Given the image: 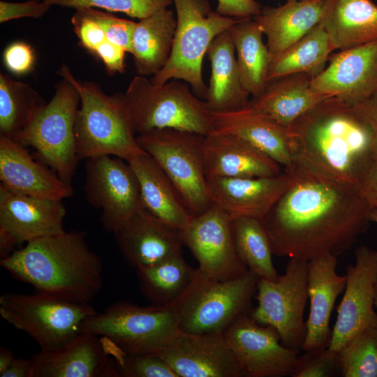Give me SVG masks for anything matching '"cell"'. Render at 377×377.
<instances>
[{"instance_id": "obj_35", "label": "cell", "mask_w": 377, "mask_h": 377, "mask_svg": "<svg viewBox=\"0 0 377 377\" xmlns=\"http://www.w3.org/2000/svg\"><path fill=\"white\" fill-rule=\"evenodd\" d=\"M196 271L182 251L157 264L136 269L142 293L156 305L173 304L192 283Z\"/></svg>"}, {"instance_id": "obj_41", "label": "cell", "mask_w": 377, "mask_h": 377, "mask_svg": "<svg viewBox=\"0 0 377 377\" xmlns=\"http://www.w3.org/2000/svg\"><path fill=\"white\" fill-rule=\"evenodd\" d=\"M77 10L98 23L109 41L122 47L127 53H131L132 38L136 22L119 18L97 8L82 7Z\"/></svg>"}, {"instance_id": "obj_12", "label": "cell", "mask_w": 377, "mask_h": 377, "mask_svg": "<svg viewBox=\"0 0 377 377\" xmlns=\"http://www.w3.org/2000/svg\"><path fill=\"white\" fill-rule=\"evenodd\" d=\"M307 261L290 258L284 274L276 281L259 279L252 318L279 333L282 344L302 350L306 334L304 311L308 299Z\"/></svg>"}, {"instance_id": "obj_2", "label": "cell", "mask_w": 377, "mask_h": 377, "mask_svg": "<svg viewBox=\"0 0 377 377\" xmlns=\"http://www.w3.org/2000/svg\"><path fill=\"white\" fill-rule=\"evenodd\" d=\"M293 165L315 175L355 186L376 155L371 132L354 105L327 96L286 128Z\"/></svg>"}, {"instance_id": "obj_44", "label": "cell", "mask_w": 377, "mask_h": 377, "mask_svg": "<svg viewBox=\"0 0 377 377\" xmlns=\"http://www.w3.org/2000/svg\"><path fill=\"white\" fill-rule=\"evenodd\" d=\"M71 24L80 45L92 54L108 40L101 27L77 9L71 17Z\"/></svg>"}, {"instance_id": "obj_16", "label": "cell", "mask_w": 377, "mask_h": 377, "mask_svg": "<svg viewBox=\"0 0 377 377\" xmlns=\"http://www.w3.org/2000/svg\"><path fill=\"white\" fill-rule=\"evenodd\" d=\"M66 210L61 200L12 192L0 184V257L18 245L64 232Z\"/></svg>"}, {"instance_id": "obj_11", "label": "cell", "mask_w": 377, "mask_h": 377, "mask_svg": "<svg viewBox=\"0 0 377 377\" xmlns=\"http://www.w3.org/2000/svg\"><path fill=\"white\" fill-rule=\"evenodd\" d=\"M89 303H77L50 295L7 293L0 297V315L29 335L40 350L58 348L80 332L82 322L96 313Z\"/></svg>"}, {"instance_id": "obj_7", "label": "cell", "mask_w": 377, "mask_h": 377, "mask_svg": "<svg viewBox=\"0 0 377 377\" xmlns=\"http://www.w3.org/2000/svg\"><path fill=\"white\" fill-rule=\"evenodd\" d=\"M259 277L251 270L230 280L216 281L198 270L187 290L172 304L179 328L191 333L224 332L250 312Z\"/></svg>"}, {"instance_id": "obj_33", "label": "cell", "mask_w": 377, "mask_h": 377, "mask_svg": "<svg viewBox=\"0 0 377 377\" xmlns=\"http://www.w3.org/2000/svg\"><path fill=\"white\" fill-rule=\"evenodd\" d=\"M235 50L242 84L251 98L265 90L271 56L263 40V32L253 18L238 19L229 29Z\"/></svg>"}, {"instance_id": "obj_15", "label": "cell", "mask_w": 377, "mask_h": 377, "mask_svg": "<svg viewBox=\"0 0 377 377\" xmlns=\"http://www.w3.org/2000/svg\"><path fill=\"white\" fill-rule=\"evenodd\" d=\"M251 311L223 332L246 376H292L300 351L283 346L277 331L258 323Z\"/></svg>"}, {"instance_id": "obj_14", "label": "cell", "mask_w": 377, "mask_h": 377, "mask_svg": "<svg viewBox=\"0 0 377 377\" xmlns=\"http://www.w3.org/2000/svg\"><path fill=\"white\" fill-rule=\"evenodd\" d=\"M179 231L182 245L191 251L198 263L197 269L205 276L227 281L249 270L236 250L232 219L217 205L193 216Z\"/></svg>"}, {"instance_id": "obj_47", "label": "cell", "mask_w": 377, "mask_h": 377, "mask_svg": "<svg viewBox=\"0 0 377 377\" xmlns=\"http://www.w3.org/2000/svg\"><path fill=\"white\" fill-rule=\"evenodd\" d=\"M126 52L122 47L106 40L97 47L93 55L103 62L110 75H114L125 71Z\"/></svg>"}, {"instance_id": "obj_3", "label": "cell", "mask_w": 377, "mask_h": 377, "mask_svg": "<svg viewBox=\"0 0 377 377\" xmlns=\"http://www.w3.org/2000/svg\"><path fill=\"white\" fill-rule=\"evenodd\" d=\"M0 265L35 292L77 303H89L103 285L102 261L88 246L84 231L36 239Z\"/></svg>"}, {"instance_id": "obj_25", "label": "cell", "mask_w": 377, "mask_h": 377, "mask_svg": "<svg viewBox=\"0 0 377 377\" xmlns=\"http://www.w3.org/2000/svg\"><path fill=\"white\" fill-rule=\"evenodd\" d=\"M203 163L207 179L272 177L281 173V165L252 145L214 130L205 138Z\"/></svg>"}, {"instance_id": "obj_21", "label": "cell", "mask_w": 377, "mask_h": 377, "mask_svg": "<svg viewBox=\"0 0 377 377\" xmlns=\"http://www.w3.org/2000/svg\"><path fill=\"white\" fill-rule=\"evenodd\" d=\"M207 181L213 204L232 219L261 220L288 189L292 176L285 171L272 177H214Z\"/></svg>"}, {"instance_id": "obj_50", "label": "cell", "mask_w": 377, "mask_h": 377, "mask_svg": "<svg viewBox=\"0 0 377 377\" xmlns=\"http://www.w3.org/2000/svg\"><path fill=\"white\" fill-rule=\"evenodd\" d=\"M32 361L22 357L15 358L8 369L1 377H31Z\"/></svg>"}, {"instance_id": "obj_39", "label": "cell", "mask_w": 377, "mask_h": 377, "mask_svg": "<svg viewBox=\"0 0 377 377\" xmlns=\"http://www.w3.org/2000/svg\"><path fill=\"white\" fill-rule=\"evenodd\" d=\"M52 6L79 8H100L121 13L138 20L146 17L173 3V0H43Z\"/></svg>"}, {"instance_id": "obj_24", "label": "cell", "mask_w": 377, "mask_h": 377, "mask_svg": "<svg viewBox=\"0 0 377 377\" xmlns=\"http://www.w3.org/2000/svg\"><path fill=\"white\" fill-rule=\"evenodd\" d=\"M337 259L325 255L307 261V290L310 302L302 350L328 347L330 320L338 296L344 291L346 276L337 273Z\"/></svg>"}, {"instance_id": "obj_37", "label": "cell", "mask_w": 377, "mask_h": 377, "mask_svg": "<svg viewBox=\"0 0 377 377\" xmlns=\"http://www.w3.org/2000/svg\"><path fill=\"white\" fill-rule=\"evenodd\" d=\"M237 252L249 270L260 279L276 281L279 274L274 266L271 244L261 220L239 217L232 219Z\"/></svg>"}, {"instance_id": "obj_40", "label": "cell", "mask_w": 377, "mask_h": 377, "mask_svg": "<svg viewBox=\"0 0 377 377\" xmlns=\"http://www.w3.org/2000/svg\"><path fill=\"white\" fill-rule=\"evenodd\" d=\"M117 366L118 377H178L158 353H126Z\"/></svg>"}, {"instance_id": "obj_27", "label": "cell", "mask_w": 377, "mask_h": 377, "mask_svg": "<svg viewBox=\"0 0 377 377\" xmlns=\"http://www.w3.org/2000/svg\"><path fill=\"white\" fill-rule=\"evenodd\" d=\"M326 0H287L280 6H263L254 19L263 34L271 59L321 22Z\"/></svg>"}, {"instance_id": "obj_22", "label": "cell", "mask_w": 377, "mask_h": 377, "mask_svg": "<svg viewBox=\"0 0 377 377\" xmlns=\"http://www.w3.org/2000/svg\"><path fill=\"white\" fill-rule=\"evenodd\" d=\"M0 184L9 191L32 197L62 200L73 194L51 168L34 161L25 146L0 136Z\"/></svg>"}, {"instance_id": "obj_38", "label": "cell", "mask_w": 377, "mask_h": 377, "mask_svg": "<svg viewBox=\"0 0 377 377\" xmlns=\"http://www.w3.org/2000/svg\"><path fill=\"white\" fill-rule=\"evenodd\" d=\"M339 374L343 377H377V327L357 332L337 352Z\"/></svg>"}, {"instance_id": "obj_29", "label": "cell", "mask_w": 377, "mask_h": 377, "mask_svg": "<svg viewBox=\"0 0 377 377\" xmlns=\"http://www.w3.org/2000/svg\"><path fill=\"white\" fill-rule=\"evenodd\" d=\"M207 55L211 74L205 101L210 111L226 112L246 106L250 94L240 80L235 45L229 29L214 39Z\"/></svg>"}, {"instance_id": "obj_51", "label": "cell", "mask_w": 377, "mask_h": 377, "mask_svg": "<svg viewBox=\"0 0 377 377\" xmlns=\"http://www.w3.org/2000/svg\"><path fill=\"white\" fill-rule=\"evenodd\" d=\"M15 358L10 350L2 346L0 348V375L8 369Z\"/></svg>"}, {"instance_id": "obj_1", "label": "cell", "mask_w": 377, "mask_h": 377, "mask_svg": "<svg viewBox=\"0 0 377 377\" xmlns=\"http://www.w3.org/2000/svg\"><path fill=\"white\" fill-rule=\"evenodd\" d=\"M285 171L292 182L261 219L274 256L306 261L337 256L369 230L372 209L355 186L293 165Z\"/></svg>"}, {"instance_id": "obj_52", "label": "cell", "mask_w": 377, "mask_h": 377, "mask_svg": "<svg viewBox=\"0 0 377 377\" xmlns=\"http://www.w3.org/2000/svg\"><path fill=\"white\" fill-rule=\"evenodd\" d=\"M370 220L377 224V209H372L370 212Z\"/></svg>"}, {"instance_id": "obj_17", "label": "cell", "mask_w": 377, "mask_h": 377, "mask_svg": "<svg viewBox=\"0 0 377 377\" xmlns=\"http://www.w3.org/2000/svg\"><path fill=\"white\" fill-rule=\"evenodd\" d=\"M355 262L346 268V287L337 308L328 348L338 352L357 332L377 327L374 310L377 284V251L362 245L355 251Z\"/></svg>"}, {"instance_id": "obj_53", "label": "cell", "mask_w": 377, "mask_h": 377, "mask_svg": "<svg viewBox=\"0 0 377 377\" xmlns=\"http://www.w3.org/2000/svg\"><path fill=\"white\" fill-rule=\"evenodd\" d=\"M375 306L377 307V284L376 286V291H375Z\"/></svg>"}, {"instance_id": "obj_23", "label": "cell", "mask_w": 377, "mask_h": 377, "mask_svg": "<svg viewBox=\"0 0 377 377\" xmlns=\"http://www.w3.org/2000/svg\"><path fill=\"white\" fill-rule=\"evenodd\" d=\"M117 246L136 269L157 264L179 251V231L152 215L145 207L115 232Z\"/></svg>"}, {"instance_id": "obj_9", "label": "cell", "mask_w": 377, "mask_h": 377, "mask_svg": "<svg viewBox=\"0 0 377 377\" xmlns=\"http://www.w3.org/2000/svg\"><path fill=\"white\" fill-rule=\"evenodd\" d=\"M205 138L204 135L170 128L137 137L142 149L164 171L193 216L213 205L204 171Z\"/></svg>"}, {"instance_id": "obj_8", "label": "cell", "mask_w": 377, "mask_h": 377, "mask_svg": "<svg viewBox=\"0 0 377 377\" xmlns=\"http://www.w3.org/2000/svg\"><path fill=\"white\" fill-rule=\"evenodd\" d=\"M172 305L140 306L118 301L87 318L80 332L111 341L126 353H158L179 331Z\"/></svg>"}, {"instance_id": "obj_45", "label": "cell", "mask_w": 377, "mask_h": 377, "mask_svg": "<svg viewBox=\"0 0 377 377\" xmlns=\"http://www.w3.org/2000/svg\"><path fill=\"white\" fill-rule=\"evenodd\" d=\"M51 5L43 0L24 2L0 1V22L4 23L23 17L39 18L45 15Z\"/></svg>"}, {"instance_id": "obj_43", "label": "cell", "mask_w": 377, "mask_h": 377, "mask_svg": "<svg viewBox=\"0 0 377 377\" xmlns=\"http://www.w3.org/2000/svg\"><path fill=\"white\" fill-rule=\"evenodd\" d=\"M2 59L8 71L17 76L31 73L36 65L34 48L22 40L8 45L3 52Z\"/></svg>"}, {"instance_id": "obj_46", "label": "cell", "mask_w": 377, "mask_h": 377, "mask_svg": "<svg viewBox=\"0 0 377 377\" xmlns=\"http://www.w3.org/2000/svg\"><path fill=\"white\" fill-rule=\"evenodd\" d=\"M355 187L369 206L377 209V155L367 163Z\"/></svg>"}, {"instance_id": "obj_13", "label": "cell", "mask_w": 377, "mask_h": 377, "mask_svg": "<svg viewBox=\"0 0 377 377\" xmlns=\"http://www.w3.org/2000/svg\"><path fill=\"white\" fill-rule=\"evenodd\" d=\"M85 161L87 200L101 209L104 229L114 233L144 207L138 179L130 164L121 158L102 155Z\"/></svg>"}, {"instance_id": "obj_30", "label": "cell", "mask_w": 377, "mask_h": 377, "mask_svg": "<svg viewBox=\"0 0 377 377\" xmlns=\"http://www.w3.org/2000/svg\"><path fill=\"white\" fill-rule=\"evenodd\" d=\"M321 23L334 50L377 41V5L371 0H326Z\"/></svg>"}, {"instance_id": "obj_42", "label": "cell", "mask_w": 377, "mask_h": 377, "mask_svg": "<svg viewBox=\"0 0 377 377\" xmlns=\"http://www.w3.org/2000/svg\"><path fill=\"white\" fill-rule=\"evenodd\" d=\"M339 374L337 352L328 347L304 350L299 356L293 377H331Z\"/></svg>"}, {"instance_id": "obj_4", "label": "cell", "mask_w": 377, "mask_h": 377, "mask_svg": "<svg viewBox=\"0 0 377 377\" xmlns=\"http://www.w3.org/2000/svg\"><path fill=\"white\" fill-rule=\"evenodd\" d=\"M59 74L77 90L80 107L75 123V151L78 161L102 155L128 161L144 152L135 136V128L124 94L108 95L94 82L77 80L62 64Z\"/></svg>"}, {"instance_id": "obj_6", "label": "cell", "mask_w": 377, "mask_h": 377, "mask_svg": "<svg viewBox=\"0 0 377 377\" xmlns=\"http://www.w3.org/2000/svg\"><path fill=\"white\" fill-rule=\"evenodd\" d=\"M173 3L177 26L170 55L150 81L156 85L172 79L184 81L198 98L205 100L207 86L202 72L205 55L214 39L238 19L212 10L207 0H173Z\"/></svg>"}, {"instance_id": "obj_49", "label": "cell", "mask_w": 377, "mask_h": 377, "mask_svg": "<svg viewBox=\"0 0 377 377\" xmlns=\"http://www.w3.org/2000/svg\"><path fill=\"white\" fill-rule=\"evenodd\" d=\"M354 106L369 128L372 151L377 155V91Z\"/></svg>"}, {"instance_id": "obj_10", "label": "cell", "mask_w": 377, "mask_h": 377, "mask_svg": "<svg viewBox=\"0 0 377 377\" xmlns=\"http://www.w3.org/2000/svg\"><path fill=\"white\" fill-rule=\"evenodd\" d=\"M80 95L65 78L33 121L13 140L31 147L40 160L66 183L71 184L78 159L75 143V123Z\"/></svg>"}, {"instance_id": "obj_20", "label": "cell", "mask_w": 377, "mask_h": 377, "mask_svg": "<svg viewBox=\"0 0 377 377\" xmlns=\"http://www.w3.org/2000/svg\"><path fill=\"white\" fill-rule=\"evenodd\" d=\"M328 61L311 80L314 91L355 105L377 91V41L340 50Z\"/></svg>"}, {"instance_id": "obj_36", "label": "cell", "mask_w": 377, "mask_h": 377, "mask_svg": "<svg viewBox=\"0 0 377 377\" xmlns=\"http://www.w3.org/2000/svg\"><path fill=\"white\" fill-rule=\"evenodd\" d=\"M46 103L29 84L0 74V136L13 139Z\"/></svg>"}, {"instance_id": "obj_18", "label": "cell", "mask_w": 377, "mask_h": 377, "mask_svg": "<svg viewBox=\"0 0 377 377\" xmlns=\"http://www.w3.org/2000/svg\"><path fill=\"white\" fill-rule=\"evenodd\" d=\"M117 348L105 337L80 332L58 348L36 353L31 377H118Z\"/></svg>"}, {"instance_id": "obj_19", "label": "cell", "mask_w": 377, "mask_h": 377, "mask_svg": "<svg viewBox=\"0 0 377 377\" xmlns=\"http://www.w3.org/2000/svg\"><path fill=\"white\" fill-rule=\"evenodd\" d=\"M158 353L178 377L246 376L223 332L198 334L179 330Z\"/></svg>"}, {"instance_id": "obj_48", "label": "cell", "mask_w": 377, "mask_h": 377, "mask_svg": "<svg viewBox=\"0 0 377 377\" xmlns=\"http://www.w3.org/2000/svg\"><path fill=\"white\" fill-rule=\"evenodd\" d=\"M217 2L216 11L219 14L236 19L255 17L263 8L255 0H217Z\"/></svg>"}, {"instance_id": "obj_26", "label": "cell", "mask_w": 377, "mask_h": 377, "mask_svg": "<svg viewBox=\"0 0 377 377\" xmlns=\"http://www.w3.org/2000/svg\"><path fill=\"white\" fill-rule=\"evenodd\" d=\"M214 131L234 135L262 151L284 168L293 165L286 128L250 105L212 113Z\"/></svg>"}, {"instance_id": "obj_5", "label": "cell", "mask_w": 377, "mask_h": 377, "mask_svg": "<svg viewBox=\"0 0 377 377\" xmlns=\"http://www.w3.org/2000/svg\"><path fill=\"white\" fill-rule=\"evenodd\" d=\"M172 79L161 85L135 75L124 93L134 128L139 134L175 128L206 135L214 130L213 114L188 86Z\"/></svg>"}, {"instance_id": "obj_32", "label": "cell", "mask_w": 377, "mask_h": 377, "mask_svg": "<svg viewBox=\"0 0 377 377\" xmlns=\"http://www.w3.org/2000/svg\"><path fill=\"white\" fill-rule=\"evenodd\" d=\"M176 26L174 12L168 8L136 22L131 54L138 75L153 76L163 68L170 55Z\"/></svg>"}, {"instance_id": "obj_28", "label": "cell", "mask_w": 377, "mask_h": 377, "mask_svg": "<svg viewBox=\"0 0 377 377\" xmlns=\"http://www.w3.org/2000/svg\"><path fill=\"white\" fill-rule=\"evenodd\" d=\"M138 179L144 207L167 225L181 230L193 216L168 177L147 152L126 161Z\"/></svg>"}, {"instance_id": "obj_34", "label": "cell", "mask_w": 377, "mask_h": 377, "mask_svg": "<svg viewBox=\"0 0 377 377\" xmlns=\"http://www.w3.org/2000/svg\"><path fill=\"white\" fill-rule=\"evenodd\" d=\"M333 50L329 35L320 22L271 59L267 80L293 73H305L314 78L325 68Z\"/></svg>"}, {"instance_id": "obj_31", "label": "cell", "mask_w": 377, "mask_h": 377, "mask_svg": "<svg viewBox=\"0 0 377 377\" xmlns=\"http://www.w3.org/2000/svg\"><path fill=\"white\" fill-rule=\"evenodd\" d=\"M312 77L293 73L267 82L264 91L248 104L273 118L286 128L327 96L314 91Z\"/></svg>"}]
</instances>
